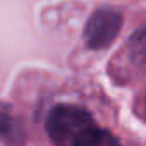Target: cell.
Masks as SVG:
<instances>
[{
    "instance_id": "1",
    "label": "cell",
    "mask_w": 146,
    "mask_h": 146,
    "mask_svg": "<svg viewBox=\"0 0 146 146\" xmlns=\"http://www.w3.org/2000/svg\"><path fill=\"white\" fill-rule=\"evenodd\" d=\"M46 132L57 146H102L105 132L88 110L78 105H55L46 119Z\"/></svg>"
},
{
    "instance_id": "2",
    "label": "cell",
    "mask_w": 146,
    "mask_h": 146,
    "mask_svg": "<svg viewBox=\"0 0 146 146\" xmlns=\"http://www.w3.org/2000/svg\"><path fill=\"white\" fill-rule=\"evenodd\" d=\"M122 28V16L113 9H98L84 26V41L93 50L107 48L113 43Z\"/></svg>"
},
{
    "instance_id": "3",
    "label": "cell",
    "mask_w": 146,
    "mask_h": 146,
    "mask_svg": "<svg viewBox=\"0 0 146 146\" xmlns=\"http://www.w3.org/2000/svg\"><path fill=\"white\" fill-rule=\"evenodd\" d=\"M19 125L11 112V108L4 103H0V139H4L5 143L19 141Z\"/></svg>"
},
{
    "instance_id": "4",
    "label": "cell",
    "mask_w": 146,
    "mask_h": 146,
    "mask_svg": "<svg viewBox=\"0 0 146 146\" xmlns=\"http://www.w3.org/2000/svg\"><path fill=\"white\" fill-rule=\"evenodd\" d=\"M113 146H119V144H113Z\"/></svg>"
}]
</instances>
